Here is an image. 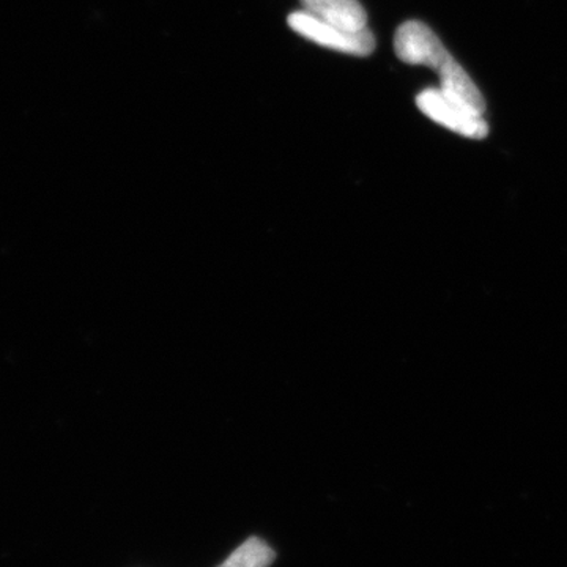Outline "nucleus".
<instances>
[{
	"label": "nucleus",
	"mask_w": 567,
	"mask_h": 567,
	"mask_svg": "<svg viewBox=\"0 0 567 567\" xmlns=\"http://www.w3.org/2000/svg\"><path fill=\"white\" fill-rule=\"evenodd\" d=\"M306 13L347 32L368 29V14L358 0H300Z\"/></svg>",
	"instance_id": "4"
},
{
	"label": "nucleus",
	"mask_w": 567,
	"mask_h": 567,
	"mask_svg": "<svg viewBox=\"0 0 567 567\" xmlns=\"http://www.w3.org/2000/svg\"><path fill=\"white\" fill-rule=\"evenodd\" d=\"M394 51L402 62L427 66L439 76L457 62L435 32L420 21H406L395 31Z\"/></svg>",
	"instance_id": "1"
},
{
	"label": "nucleus",
	"mask_w": 567,
	"mask_h": 567,
	"mask_svg": "<svg viewBox=\"0 0 567 567\" xmlns=\"http://www.w3.org/2000/svg\"><path fill=\"white\" fill-rule=\"evenodd\" d=\"M287 22H289V28L298 35L319 44V47L328 48V50L358 55V58L371 55L375 50L374 33L369 29L361 32L342 31L336 25L317 20L316 17L306 13L305 10L290 13Z\"/></svg>",
	"instance_id": "2"
},
{
	"label": "nucleus",
	"mask_w": 567,
	"mask_h": 567,
	"mask_svg": "<svg viewBox=\"0 0 567 567\" xmlns=\"http://www.w3.org/2000/svg\"><path fill=\"white\" fill-rule=\"evenodd\" d=\"M416 106L425 117L451 132L470 137V140H484L488 134L487 122L483 114L470 110L468 106L451 99L439 89H425L416 96Z\"/></svg>",
	"instance_id": "3"
},
{
	"label": "nucleus",
	"mask_w": 567,
	"mask_h": 567,
	"mask_svg": "<svg viewBox=\"0 0 567 567\" xmlns=\"http://www.w3.org/2000/svg\"><path fill=\"white\" fill-rule=\"evenodd\" d=\"M274 561V548L268 547L264 540L251 537L219 567H270Z\"/></svg>",
	"instance_id": "5"
}]
</instances>
